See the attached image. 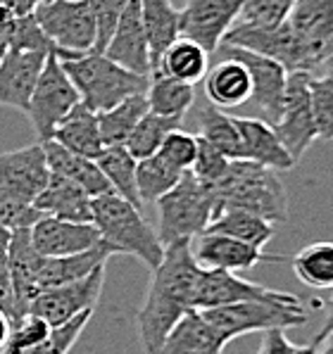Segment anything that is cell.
I'll list each match as a JSON object with an SVG mask.
<instances>
[{"instance_id":"1","label":"cell","mask_w":333,"mask_h":354,"mask_svg":"<svg viewBox=\"0 0 333 354\" xmlns=\"http://www.w3.org/2000/svg\"><path fill=\"white\" fill-rule=\"evenodd\" d=\"M200 266L190 254V243L165 248L160 266L152 269L143 307L136 312V330L145 354H157L169 330L193 312V288Z\"/></svg>"},{"instance_id":"2","label":"cell","mask_w":333,"mask_h":354,"mask_svg":"<svg viewBox=\"0 0 333 354\" xmlns=\"http://www.w3.org/2000/svg\"><path fill=\"white\" fill-rule=\"evenodd\" d=\"M91 224L100 233V243L110 248L112 254H131L138 257L152 271L165 257V245L160 243L141 209L127 203L119 195H100L91 198Z\"/></svg>"},{"instance_id":"3","label":"cell","mask_w":333,"mask_h":354,"mask_svg":"<svg viewBox=\"0 0 333 354\" xmlns=\"http://www.w3.org/2000/svg\"><path fill=\"white\" fill-rule=\"evenodd\" d=\"M212 193L215 214L224 207H236L262 216L269 224H281L288 219V193L281 178L271 169L253 165L248 160L231 162L222 181L212 186Z\"/></svg>"},{"instance_id":"4","label":"cell","mask_w":333,"mask_h":354,"mask_svg":"<svg viewBox=\"0 0 333 354\" xmlns=\"http://www.w3.org/2000/svg\"><path fill=\"white\" fill-rule=\"evenodd\" d=\"M60 64L74 84L81 102L96 114L112 110L131 95L145 93L150 84V76L129 72L93 50L72 59H62Z\"/></svg>"},{"instance_id":"5","label":"cell","mask_w":333,"mask_h":354,"mask_svg":"<svg viewBox=\"0 0 333 354\" xmlns=\"http://www.w3.org/2000/svg\"><path fill=\"white\" fill-rule=\"evenodd\" d=\"M157 238L169 245L190 243L203 236L215 214V193L190 171L167 195L157 200Z\"/></svg>"},{"instance_id":"6","label":"cell","mask_w":333,"mask_h":354,"mask_svg":"<svg viewBox=\"0 0 333 354\" xmlns=\"http://www.w3.org/2000/svg\"><path fill=\"white\" fill-rule=\"evenodd\" d=\"M217 340L224 347L231 340L248 333H267L274 328H296L305 326L307 312L303 299L296 302H238L200 312Z\"/></svg>"},{"instance_id":"7","label":"cell","mask_w":333,"mask_h":354,"mask_svg":"<svg viewBox=\"0 0 333 354\" xmlns=\"http://www.w3.org/2000/svg\"><path fill=\"white\" fill-rule=\"evenodd\" d=\"M81 102L76 93L74 84L69 81L67 72L62 69L60 59L53 55L46 57L41 74H38L36 88L31 93L29 107H26V117H29L31 127L38 133V140L46 143L53 138L55 129L64 122L69 112Z\"/></svg>"},{"instance_id":"8","label":"cell","mask_w":333,"mask_h":354,"mask_svg":"<svg viewBox=\"0 0 333 354\" xmlns=\"http://www.w3.org/2000/svg\"><path fill=\"white\" fill-rule=\"evenodd\" d=\"M53 53H91L96 48V17L89 0H51L34 12Z\"/></svg>"},{"instance_id":"9","label":"cell","mask_w":333,"mask_h":354,"mask_svg":"<svg viewBox=\"0 0 333 354\" xmlns=\"http://www.w3.org/2000/svg\"><path fill=\"white\" fill-rule=\"evenodd\" d=\"M300 299L293 292L274 290L262 283L241 279L231 271H205L200 269L198 281L193 288V309L207 312V309L228 307L238 302H296Z\"/></svg>"},{"instance_id":"10","label":"cell","mask_w":333,"mask_h":354,"mask_svg":"<svg viewBox=\"0 0 333 354\" xmlns=\"http://www.w3.org/2000/svg\"><path fill=\"white\" fill-rule=\"evenodd\" d=\"M102 283H105V266H98L86 279L43 290L29 304L26 314H36L51 328H60L67 321L81 317L84 312H96V304L102 292Z\"/></svg>"},{"instance_id":"11","label":"cell","mask_w":333,"mask_h":354,"mask_svg":"<svg viewBox=\"0 0 333 354\" xmlns=\"http://www.w3.org/2000/svg\"><path fill=\"white\" fill-rule=\"evenodd\" d=\"M309 79L307 72L288 74L286 95H283V110L276 124H271L291 157L300 162V157L309 150L316 140V127L312 114V100H309Z\"/></svg>"},{"instance_id":"12","label":"cell","mask_w":333,"mask_h":354,"mask_svg":"<svg viewBox=\"0 0 333 354\" xmlns=\"http://www.w3.org/2000/svg\"><path fill=\"white\" fill-rule=\"evenodd\" d=\"M241 8L243 0H186L179 10V38L198 43L207 55H212L238 21Z\"/></svg>"},{"instance_id":"13","label":"cell","mask_w":333,"mask_h":354,"mask_svg":"<svg viewBox=\"0 0 333 354\" xmlns=\"http://www.w3.org/2000/svg\"><path fill=\"white\" fill-rule=\"evenodd\" d=\"M286 26L303 48L309 74L319 76L333 53V0H298Z\"/></svg>"},{"instance_id":"14","label":"cell","mask_w":333,"mask_h":354,"mask_svg":"<svg viewBox=\"0 0 333 354\" xmlns=\"http://www.w3.org/2000/svg\"><path fill=\"white\" fill-rule=\"evenodd\" d=\"M224 57L238 59L250 76V86H253V95L250 100L260 107L267 117L271 119V124L278 122L283 110V95H286V84H288V72L274 59L250 53L245 48L236 46H219Z\"/></svg>"},{"instance_id":"15","label":"cell","mask_w":333,"mask_h":354,"mask_svg":"<svg viewBox=\"0 0 333 354\" xmlns=\"http://www.w3.org/2000/svg\"><path fill=\"white\" fill-rule=\"evenodd\" d=\"M190 254L195 264L205 271H238L253 269L260 261H288L281 254H267L255 245L241 243L236 238L219 236V233H203L190 241Z\"/></svg>"},{"instance_id":"16","label":"cell","mask_w":333,"mask_h":354,"mask_svg":"<svg viewBox=\"0 0 333 354\" xmlns=\"http://www.w3.org/2000/svg\"><path fill=\"white\" fill-rule=\"evenodd\" d=\"M48 176L51 169L41 143L0 155V186L21 203L34 205L38 193L48 186Z\"/></svg>"},{"instance_id":"17","label":"cell","mask_w":333,"mask_h":354,"mask_svg":"<svg viewBox=\"0 0 333 354\" xmlns=\"http://www.w3.org/2000/svg\"><path fill=\"white\" fill-rule=\"evenodd\" d=\"M102 55L134 74H152L150 46L148 36H145L143 17H141V0H129L127 3L122 17L117 21V29H114Z\"/></svg>"},{"instance_id":"18","label":"cell","mask_w":333,"mask_h":354,"mask_svg":"<svg viewBox=\"0 0 333 354\" xmlns=\"http://www.w3.org/2000/svg\"><path fill=\"white\" fill-rule=\"evenodd\" d=\"M29 236L41 257H69L100 245V233L93 224H74L55 216H38Z\"/></svg>"},{"instance_id":"19","label":"cell","mask_w":333,"mask_h":354,"mask_svg":"<svg viewBox=\"0 0 333 354\" xmlns=\"http://www.w3.org/2000/svg\"><path fill=\"white\" fill-rule=\"evenodd\" d=\"M43 259L46 257H41L34 245H31L29 228L12 231L8 245V274H10V288H12L15 304H17L21 317L29 312V304L41 295L38 274H41Z\"/></svg>"},{"instance_id":"20","label":"cell","mask_w":333,"mask_h":354,"mask_svg":"<svg viewBox=\"0 0 333 354\" xmlns=\"http://www.w3.org/2000/svg\"><path fill=\"white\" fill-rule=\"evenodd\" d=\"M236 127L243 140V157L253 165H260L271 171H291L298 165L278 140L274 127L264 119L236 117Z\"/></svg>"},{"instance_id":"21","label":"cell","mask_w":333,"mask_h":354,"mask_svg":"<svg viewBox=\"0 0 333 354\" xmlns=\"http://www.w3.org/2000/svg\"><path fill=\"white\" fill-rule=\"evenodd\" d=\"M46 57L48 55L41 53L8 50V55L0 62V105L26 112Z\"/></svg>"},{"instance_id":"22","label":"cell","mask_w":333,"mask_h":354,"mask_svg":"<svg viewBox=\"0 0 333 354\" xmlns=\"http://www.w3.org/2000/svg\"><path fill=\"white\" fill-rule=\"evenodd\" d=\"M34 209L41 216H55L62 221H74V224H91V198L69 178L53 174L48 176V186L38 193L34 200Z\"/></svg>"},{"instance_id":"23","label":"cell","mask_w":333,"mask_h":354,"mask_svg":"<svg viewBox=\"0 0 333 354\" xmlns=\"http://www.w3.org/2000/svg\"><path fill=\"white\" fill-rule=\"evenodd\" d=\"M205 95L210 105L219 107V110H233L241 107L253 95V86H250L248 69L243 67L238 59L224 57L205 74Z\"/></svg>"},{"instance_id":"24","label":"cell","mask_w":333,"mask_h":354,"mask_svg":"<svg viewBox=\"0 0 333 354\" xmlns=\"http://www.w3.org/2000/svg\"><path fill=\"white\" fill-rule=\"evenodd\" d=\"M41 145H43V150H46L48 169H51L53 174H60V176L69 178V181L76 183L89 198L114 195L112 186L107 183V178L102 176V171L98 169V165L93 160H86V157H79V155H74V152L64 150L55 140H46V143H41Z\"/></svg>"},{"instance_id":"25","label":"cell","mask_w":333,"mask_h":354,"mask_svg":"<svg viewBox=\"0 0 333 354\" xmlns=\"http://www.w3.org/2000/svg\"><path fill=\"white\" fill-rule=\"evenodd\" d=\"M51 140H55L64 150L74 152V155H79V157H86V160H93V162L105 150V143H102V138H100V129H98V114L91 112L84 102H79V105L64 117V122L55 129Z\"/></svg>"},{"instance_id":"26","label":"cell","mask_w":333,"mask_h":354,"mask_svg":"<svg viewBox=\"0 0 333 354\" xmlns=\"http://www.w3.org/2000/svg\"><path fill=\"white\" fill-rule=\"evenodd\" d=\"M110 257H114V254L102 243L89 250V252L69 254V257H46L41 264V274H38V288L43 292L48 288L81 281L91 276L98 266H105Z\"/></svg>"},{"instance_id":"27","label":"cell","mask_w":333,"mask_h":354,"mask_svg":"<svg viewBox=\"0 0 333 354\" xmlns=\"http://www.w3.org/2000/svg\"><path fill=\"white\" fill-rule=\"evenodd\" d=\"M224 345L215 337L200 312H188L169 330L157 354H222Z\"/></svg>"},{"instance_id":"28","label":"cell","mask_w":333,"mask_h":354,"mask_svg":"<svg viewBox=\"0 0 333 354\" xmlns=\"http://www.w3.org/2000/svg\"><path fill=\"white\" fill-rule=\"evenodd\" d=\"M205 233H219V236L236 238L241 243L264 250V245L274 238V224H269L267 219H262L258 214H250L245 209L224 207V209H219L212 216Z\"/></svg>"},{"instance_id":"29","label":"cell","mask_w":333,"mask_h":354,"mask_svg":"<svg viewBox=\"0 0 333 354\" xmlns=\"http://www.w3.org/2000/svg\"><path fill=\"white\" fill-rule=\"evenodd\" d=\"M148 100V112L165 119H181L195 102V86H188L183 81H177L172 76L160 72L150 74V84L145 91Z\"/></svg>"},{"instance_id":"30","label":"cell","mask_w":333,"mask_h":354,"mask_svg":"<svg viewBox=\"0 0 333 354\" xmlns=\"http://www.w3.org/2000/svg\"><path fill=\"white\" fill-rule=\"evenodd\" d=\"M141 17H143L152 72H155L157 59L179 38V10L172 5V0H141Z\"/></svg>"},{"instance_id":"31","label":"cell","mask_w":333,"mask_h":354,"mask_svg":"<svg viewBox=\"0 0 333 354\" xmlns=\"http://www.w3.org/2000/svg\"><path fill=\"white\" fill-rule=\"evenodd\" d=\"M207 53L198 43L188 41V38H177L172 46L162 53V57L157 59L155 72L172 76L177 81H183L188 86H195L205 79L207 74Z\"/></svg>"},{"instance_id":"32","label":"cell","mask_w":333,"mask_h":354,"mask_svg":"<svg viewBox=\"0 0 333 354\" xmlns=\"http://www.w3.org/2000/svg\"><path fill=\"white\" fill-rule=\"evenodd\" d=\"M198 138L217 148L231 162L245 160L243 157V140L236 127V117L226 114L215 105H205L198 110Z\"/></svg>"},{"instance_id":"33","label":"cell","mask_w":333,"mask_h":354,"mask_svg":"<svg viewBox=\"0 0 333 354\" xmlns=\"http://www.w3.org/2000/svg\"><path fill=\"white\" fill-rule=\"evenodd\" d=\"M145 112H148L145 93L131 95L124 102L114 105L112 110L98 112V129H100V138L105 143V148L127 145L129 136L134 133L136 124L145 117Z\"/></svg>"},{"instance_id":"34","label":"cell","mask_w":333,"mask_h":354,"mask_svg":"<svg viewBox=\"0 0 333 354\" xmlns=\"http://www.w3.org/2000/svg\"><path fill=\"white\" fill-rule=\"evenodd\" d=\"M98 169L102 171V176L107 178V183L112 186L114 195L124 198L127 203H131L136 209H141V198H138V188H136V165L138 162L131 157V152L124 145H112L105 148L102 155L96 160Z\"/></svg>"},{"instance_id":"35","label":"cell","mask_w":333,"mask_h":354,"mask_svg":"<svg viewBox=\"0 0 333 354\" xmlns=\"http://www.w3.org/2000/svg\"><path fill=\"white\" fill-rule=\"evenodd\" d=\"M296 276L305 286L316 290H333V243L321 241L305 245L303 250L291 259Z\"/></svg>"},{"instance_id":"36","label":"cell","mask_w":333,"mask_h":354,"mask_svg":"<svg viewBox=\"0 0 333 354\" xmlns=\"http://www.w3.org/2000/svg\"><path fill=\"white\" fill-rule=\"evenodd\" d=\"M183 174L186 171L172 167L160 155L138 160V165H136V188H138L141 203H157L162 195H167L181 181Z\"/></svg>"},{"instance_id":"37","label":"cell","mask_w":333,"mask_h":354,"mask_svg":"<svg viewBox=\"0 0 333 354\" xmlns=\"http://www.w3.org/2000/svg\"><path fill=\"white\" fill-rule=\"evenodd\" d=\"M174 129H181V119H165L152 112H145V117L136 124L134 133L129 136L124 148L131 152V157H134L136 162L145 160V157L157 155L162 140H165Z\"/></svg>"},{"instance_id":"38","label":"cell","mask_w":333,"mask_h":354,"mask_svg":"<svg viewBox=\"0 0 333 354\" xmlns=\"http://www.w3.org/2000/svg\"><path fill=\"white\" fill-rule=\"evenodd\" d=\"M296 3L298 0H243V8L236 24L274 29V26H281L288 19Z\"/></svg>"},{"instance_id":"39","label":"cell","mask_w":333,"mask_h":354,"mask_svg":"<svg viewBox=\"0 0 333 354\" xmlns=\"http://www.w3.org/2000/svg\"><path fill=\"white\" fill-rule=\"evenodd\" d=\"M51 326L46 324L41 317L36 314H24L17 324H12L10 335L5 340V347L0 350V354H26L34 347L41 345L48 335H51Z\"/></svg>"},{"instance_id":"40","label":"cell","mask_w":333,"mask_h":354,"mask_svg":"<svg viewBox=\"0 0 333 354\" xmlns=\"http://www.w3.org/2000/svg\"><path fill=\"white\" fill-rule=\"evenodd\" d=\"M8 46L15 53H41V55H51L53 53L51 38L43 34L34 15L17 17L12 21V26L8 29Z\"/></svg>"},{"instance_id":"41","label":"cell","mask_w":333,"mask_h":354,"mask_svg":"<svg viewBox=\"0 0 333 354\" xmlns=\"http://www.w3.org/2000/svg\"><path fill=\"white\" fill-rule=\"evenodd\" d=\"M309 100H312L316 138L333 140V81L326 76H312L309 79Z\"/></svg>"},{"instance_id":"42","label":"cell","mask_w":333,"mask_h":354,"mask_svg":"<svg viewBox=\"0 0 333 354\" xmlns=\"http://www.w3.org/2000/svg\"><path fill=\"white\" fill-rule=\"evenodd\" d=\"M198 145H200L198 133H190V131H183V129H174L172 133L162 140L157 155H160L162 160H167L172 167L181 169V171H190L195 165V157H198Z\"/></svg>"},{"instance_id":"43","label":"cell","mask_w":333,"mask_h":354,"mask_svg":"<svg viewBox=\"0 0 333 354\" xmlns=\"http://www.w3.org/2000/svg\"><path fill=\"white\" fill-rule=\"evenodd\" d=\"M91 317H93V312H84L81 317L67 321V324L60 326V328H53L51 335H48L41 345L26 354H69L72 347L76 345V340L84 333V328L89 326Z\"/></svg>"},{"instance_id":"44","label":"cell","mask_w":333,"mask_h":354,"mask_svg":"<svg viewBox=\"0 0 333 354\" xmlns=\"http://www.w3.org/2000/svg\"><path fill=\"white\" fill-rule=\"evenodd\" d=\"M129 0H89L91 5V12L96 17V31H98V38H96V48L93 53H105L107 43L117 29V21L122 17L124 8H127Z\"/></svg>"},{"instance_id":"45","label":"cell","mask_w":333,"mask_h":354,"mask_svg":"<svg viewBox=\"0 0 333 354\" xmlns=\"http://www.w3.org/2000/svg\"><path fill=\"white\" fill-rule=\"evenodd\" d=\"M228 165H231V160H228L226 155H222L219 150L212 148L210 143H205V140L200 138L198 157H195V165L190 169V174H193L200 183L212 188L224 178V174L228 171Z\"/></svg>"},{"instance_id":"46","label":"cell","mask_w":333,"mask_h":354,"mask_svg":"<svg viewBox=\"0 0 333 354\" xmlns=\"http://www.w3.org/2000/svg\"><path fill=\"white\" fill-rule=\"evenodd\" d=\"M38 212L34 205H26L21 200L12 198L3 186H0V224L10 231H17V228H31L38 221Z\"/></svg>"},{"instance_id":"47","label":"cell","mask_w":333,"mask_h":354,"mask_svg":"<svg viewBox=\"0 0 333 354\" xmlns=\"http://www.w3.org/2000/svg\"><path fill=\"white\" fill-rule=\"evenodd\" d=\"M298 347L300 345H293L288 340L286 330L274 328V330H267L264 337H262L258 354H298Z\"/></svg>"},{"instance_id":"48","label":"cell","mask_w":333,"mask_h":354,"mask_svg":"<svg viewBox=\"0 0 333 354\" xmlns=\"http://www.w3.org/2000/svg\"><path fill=\"white\" fill-rule=\"evenodd\" d=\"M3 8H8L15 17H29L43 5V0H3Z\"/></svg>"},{"instance_id":"49","label":"cell","mask_w":333,"mask_h":354,"mask_svg":"<svg viewBox=\"0 0 333 354\" xmlns=\"http://www.w3.org/2000/svg\"><path fill=\"white\" fill-rule=\"evenodd\" d=\"M333 330V295L331 299L326 302V309H324V321H321V328H319V333L314 335V340L312 342H319L324 335H329Z\"/></svg>"},{"instance_id":"50","label":"cell","mask_w":333,"mask_h":354,"mask_svg":"<svg viewBox=\"0 0 333 354\" xmlns=\"http://www.w3.org/2000/svg\"><path fill=\"white\" fill-rule=\"evenodd\" d=\"M314 345V354H333V330L329 335H324L319 342H312Z\"/></svg>"},{"instance_id":"51","label":"cell","mask_w":333,"mask_h":354,"mask_svg":"<svg viewBox=\"0 0 333 354\" xmlns=\"http://www.w3.org/2000/svg\"><path fill=\"white\" fill-rule=\"evenodd\" d=\"M10 328H12V324H10V319L5 317L3 312H0V350L5 347V340H8L10 335Z\"/></svg>"},{"instance_id":"52","label":"cell","mask_w":333,"mask_h":354,"mask_svg":"<svg viewBox=\"0 0 333 354\" xmlns=\"http://www.w3.org/2000/svg\"><path fill=\"white\" fill-rule=\"evenodd\" d=\"M8 50H10V46H8V31L0 26V62L5 59V55H8Z\"/></svg>"},{"instance_id":"53","label":"cell","mask_w":333,"mask_h":354,"mask_svg":"<svg viewBox=\"0 0 333 354\" xmlns=\"http://www.w3.org/2000/svg\"><path fill=\"white\" fill-rule=\"evenodd\" d=\"M319 76H326V79H331L333 81V53L329 57H326V62L321 64V72H319Z\"/></svg>"},{"instance_id":"54","label":"cell","mask_w":333,"mask_h":354,"mask_svg":"<svg viewBox=\"0 0 333 354\" xmlns=\"http://www.w3.org/2000/svg\"><path fill=\"white\" fill-rule=\"evenodd\" d=\"M298 354H314V345H312V342H309V345H300Z\"/></svg>"},{"instance_id":"55","label":"cell","mask_w":333,"mask_h":354,"mask_svg":"<svg viewBox=\"0 0 333 354\" xmlns=\"http://www.w3.org/2000/svg\"><path fill=\"white\" fill-rule=\"evenodd\" d=\"M0 3H3V0H0Z\"/></svg>"}]
</instances>
